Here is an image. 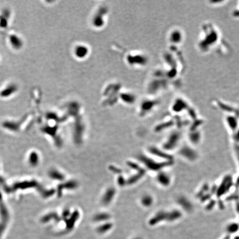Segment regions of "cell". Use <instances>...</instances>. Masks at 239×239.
I'll return each instance as SVG.
<instances>
[{
    "instance_id": "cell-1",
    "label": "cell",
    "mask_w": 239,
    "mask_h": 239,
    "mask_svg": "<svg viewBox=\"0 0 239 239\" xmlns=\"http://www.w3.org/2000/svg\"><path fill=\"white\" fill-rule=\"evenodd\" d=\"M138 158L141 162L144 164L147 168L156 172H158L161 171H163V169L170 167L173 164V161L157 162L144 155H140L138 157Z\"/></svg>"
},
{
    "instance_id": "cell-2",
    "label": "cell",
    "mask_w": 239,
    "mask_h": 239,
    "mask_svg": "<svg viewBox=\"0 0 239 239\" xmlns=\"http://www.w3.org/2000/svg\"><path fill=\"white\" fill-rule=\"evenodd\" d=\"M181 132L175 131L171 133L162 144V150L167 152L175 150L178 147L181 141Z\"/></svg>"
},
{
    "instance_id": "cell-3",
    "label": "cell",
    "mask_w": 239,
    "mask_h": 239,
    "mask_svg": "<svg viewBox=\"0 0 239 239\" xmlns=\"http://www.w3.org/2000/svg\"><path fill=\"white\" fill-rule=\"evenodd\" d=\"M179 154L189 162H194L198 158V153L192 147L187 145L181 147L178 151Z\"/></svg>"
},
{
    "instance_id": "cell-4",
    "label": "cell",
    "mask_w": 239,
    "mask_h": 239,
    "mask_svg": "<svg viewBox=\"0 0 239 239\" xmlns=\"http://www.w3.org/2000/svg\"><path fill=\"white\" fill-rule=\"evenodd\" d=\"M233 183V180L232 177L231 175H227L224 177L223 180L221 182L220 185L218 188H216V194L220 198L224 196L225 193H227L230 188L232 187Z\"/></svg>"
},
{
    "instance_id": "cell-5",
    "label": "cell",
    "mask_w": 239,
    "mask_h": 239,
    "mask_svg": "<svg viewBox=\"0 0 239 239\" xmlns=\"http://www.w3.org/2000/svg\"><path fill=\"white\" fill-rule=\"evenodd\" d=\"M149 152L154 156H156L164 161H173V157L170 154L169 152L163 150H161L156 147H151L148 149Z\"/></svg>"
},
{
    "instance_id": "cell-6",
    "label": "cell",
    "mask_w": 239,
    "mask_h": 239,
    "mask_svg": "<svg viewBox=\"0 0 239 239\" xmlns=\"http://www.w3.org/2000/svg\"><path fill=\"white\" fill-rule=\"evenodd\" d=\"M156 181L161 186L165 188L170 185L172 180L171 175L167 172L165 171H161L157 175Z\"/></svg>"
},
{
    "instance_id": "cell-7",
    "label": "cell",
    "mask_w": 239,
    "mask_h": 239,
    "mask_svg": "<svg viewBox=\"0 0 239 239\" xmlns=\"http://www.w3.org/2000/svg\"><path fill=\"white\" fill-rule=\"evenodd\" d=\"M179 206L182 209L187 211H190L193 209V206L189 199L185 196H181L177 200Z\"/></svg>"
},
{
    "instance_id": "cell-8",
    "label": "cell",
    "mask_w": 239,
    "mask_h": 239,
    "mask_svg": "<svg viewBox=\"0 0 239 239\" xmlns=\"http://www.w3.org/2000/svg\"><path fill=\"white\" fill-rule=\"evenodd\" d=\"M115 194V190L113 188H109L105 193L102 199V203L105 206H107L113 199Z\"/></svg>"
},
{
    "instance_id": "cell-9",
    "label": "cell",
    "mask_w": 239,
    "mask_h": 239,
    "mask_svg": "<svg viewBox=\"0 0 239 239\" xmlns=\"http://www.w3.org/2000/svg\"><path fill=\"white\" fill-rule=\"evenodd\" d=\"M78 186L77 182L75 181H69L65 183L64 184H61L59 185L58 188V196H61V192L63 191V189H73L77 188Z\"/></svg>"
},
{
    "instance_id": "cell-10",
    "label": "cell",
    "mask_w": 239,
    "mask_h": 239,
    "mask_svg": "<svg viewBox=\"0 0 239 239\" xmlns=\"http://www.w3.org/2000/svg\"><path fill=\"white\" fill-rule=\"evenodd\" d=\"M188 138L190 142H191L192 144H198L201 140L200 133L196 130V131L193 130L192 132L189 133Z\"/></svg>"
},
{
    "instance_id": "cell-11",
    "label": "cell",
    "mask_w": 239,
    "mask_h": 239,
    "mask_svg": "<svg viewBox=\"0 0 239 239\" xmlns=\"http://www.w3.org/2000/svg\"><path fill=\"white\" fill-rule=\"evenodd\" d=\"M154 200L152 196L150 195H145L144 196H142L141 198V202L142 206L144 207H150L151 206H152Z\"/></svg>"
},
{
    "instance_id": "cell-12",
    "label": "cell",
    "mask_w": 239,
    "mask_h": 239,
    "mask_svg": "<svg viewBox=\"0 0 239 239\" xmlns=\"http://www.w3.org/2000/svg\"><path fill=\"white\" fill-rule=\"evenodd\" d=\"M145 174V171L144 169H142L140 171H138V174L133 175L132 177L130 178L128 182H127L129 184H134L136 182L139 181Z\"/></svg>"
},
{
    "instance_id": "cell-13",
    "label": "cell",
    "mask_w": 239,
    "mask_h": 239,
    "mask_svg": "<svg viewBox=\"0 0 239 239\" xmlns=\"http://www.w3.org/2000/svg\"><path fill=\"white\" fill-rule=\"evenodd\" d=\"M50 177L58 181H63L64 179V176L61 173L59 172L58 171L56 170H53L52 172L50 173Z\"/></svg>"
},
{
    "instance_id": "cell-14",
    "label": "cell",
    "mask_w": 239,
    "mask_h": 239,
    "mask_svg": "<svg viewBox=\"0 0 239 239\" xmlns=\"http://www.w3.org/2000/svg\"><path fill=\"white\" fill-rule=\"evenodd\" d=\"M227 121L228 126L230 127V129L233 131L235 132L237 127V123L235 119L231 117H229L227 120Z\"/></svg>"
},
{
    "instance_id": "cell-15",
    "label": "cell",
    "mask_w": 239,
    "mask_h": 239,
    "mask_svg": "<svg viewBox=\"0 0 239 239\" xmlns=\"http://www.w3.org/2000/svg\"><path fill=\"white\" fill-rule=\"evenodd\" d=\"M234 152L235 153L237 161L239 166V144H236L235 145H234Z\"/></svg>"
},
{
    "instance_id": "cell-16",
    "label": "cell",
    "mask_w": 239,
    "mask_h": 239,
    "mask_svg": "<svg viewBox=\"0 0 239 239\" xmlns=\"http://www.w3.org/2000/svg\"><path fill=\"white\" fill-rule=\"evenodd\" d=\"M118 181V184H119L120 185H121V186H123L126 183L124 178H123V177H119L118 181Z\"/></svg>"
},
{
    "instance_id": "cell-17",
    "label": "cell",
    "mask_w": 239,
    "mask_h": 239,
    "mask_svg": "<svg viewBox=\"0 0 239 239\" xmlns=\"http://www.w3.org/2000/svg\"><path fill=\"white\" fill-rule=\"evenodd\" d=\"M110 169L112 171L115 172L116 173H120L121 172V171L120 169L117 168L116 167H115L113 166H111Z\"/></svg>"
}]
</instances>
